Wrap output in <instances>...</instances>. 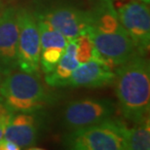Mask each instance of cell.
I'll list each match as a JSON object with an SVG mask.
<instances>
[{
    "label": "cell",
    "mask_w": 150,
    "mask_h": 150,
    "mask_svg": "<svg viewBox=\"0 0 150 150\" xmlns=\"http://www.w3.org/2000/svg\"><path fill=\"white\" fill-rule=\"evenodd\" d=\"M89 14L87 31L96 49L106 62L116 67L137 55L130 36L120 22L112 0H97Z\"/></svg>",
    "instance_id": "1"
},
{
    "label": "cell",
    "mask_w": 150,
    "mask_h": 150,
    "mask_svg": "<svg viewBox=\"0 0 150 150\" xmlns=\"http://www.w3.org/2000/svg\"><path fill=\"white\" fill-rule=\"evenodd\" d=\"M117 105L123 118L139 123L149 117L150 65L144 56L136 55L115 67Z\"/></svg>",
    "instance_id": "2"
},
{
    "label": "cell",
    "mask_w": 150,
    "mask_h": 150,
    "mask_svg": "<svg viewBox=\"0 0 150 150\" xmlns=\"http://www.w3.org/2000/svg\"><path fill=\"white\" fill-rule=\"evenodd\" d=\"M0 96L14 112L35 113L57 100L36 75L11 72L0 82Z\"/></svg>",
    "instance_id": "3"
},
{
    "label": "cell",
    "mask_w": 150,
    "mask_h": 150,
    "mask_svg": "<svg viewBox=\"0 0 150 150\" xmlns=\"http://www.w3.org/2000/svg\"><path fill=\"white\" fill-rule=\"evenodd\" d=\"M18 68L38 76L40 70V34L33 11L25 7H18Z\"/></svg>",
    "instance_id": "4"
},
{
    "label": "cell",
    "mask_w": 150,
    "mask_h": 150,
    "mask_svg": "<svg viewBox=\"0 0 150 150\" xmlns=\"http://www.w3.org/2000/svg\"><path fill=\"white\" fill-rule=\"evenodd\" d=\"M62 145L72 150H126L110 118L97 125L70 130L62 137Z\"/></svg>",
    "instance_id": "5"
},
{
    "label": "cell",
    "mask_w": 150,
    "mask_h": 150,
    "mask_svg": "<svg viewBox=\"0 0 150 150\" xmlns=\"http://www.w3.org/2000/svg\"><path fill=\"white\" fill-rule=\"evenodd\" d=\"M93 59L103 58L96 49L89 32L86 30L68 40L64 52L55 69L45 75V82L50 87L61 88L80 64Z\"/></svg>",
    "instance_id": "6"
},
{
    "label": "cell",
    "mask_w": 150,
    "mask_h": 150,
    "mask_svg": "<svg viewBox=\"0 0 150 150\" xmlns=\"http://www.w3.org/2000/svg\"><path fill=\"white\" fill-rule=\"evenodd\" d=\"M117 110L110 98H84L70 101L62 114V124L68 130L97 125L112 118Z\"/></svg>",
    "instance_id": "7"
},
{
    "label": "cell",
    "mask_w": 150,
    "mask_h": 150,
    "mask_svg": "<svg viewBox=\"0 0 150 150\" xmlns=\"http://www.w3.org/2000/svg\"><path fill=\"white\" fill-rule=\"evenodd\" d=\"M119 20L136 48L137 54L146 57L150 47V11L147 3L130 0L116 8Z\"/></svg>",
    "instance_id": "8"
},
{
    "label": "cell",
    "mask_w": 150,
    "mask_h": 150,
    "mask_svg": "<svg viewBox=\"0 0 150 150\" xmlns=\"http://www.w3.org/2000/svg\"><path fill=\"white\" fill-rule=\"evenodd\" d=\"M33 13L44 19L68 40L85 32L89 26V10H83L72 5L51 6L33 11Z\"/></svg>",
    "instance_id": "9"
},
{
    "label": "cell",
    "mask_w": 150,
    "mask_h": 150,
    "mask_svg": "<svg viewBox=\"0 0 150 150\" xmlns=\"http://www.w3.org/2000/svg\"><path fill=\"white\" fill-rule=\"evenodd\" d=\"M18 7H4L0 13V72L7 75L18 68Z\"/></svg>",
    "instance_id": "10"
},
{
    "label": "cell",
    "mask_w": 150,
    "mask_h": 150,
    "mask_svg": "<svg viewBox=\"0 0 150 150\" xmlns=\"http://www.w3.org/2000/svg\"><path fill=\"white\" fill-rule=\"evenodd\" d=\"M114 67L103 59H93L80 64L62 87L103 88L113 84Z\"/></svg>",
    "instance_id": "11"
},
{
    "label": "cell",
    "mask_w": 150,
    "mask_h": 150,
    "mask_svg": "<svg viewBox=\"0 0 150 150\" xmlns=\"http://www.w3.org/2000/svg\"><path fill=\"white\" fill-rule=\"evenodd\" d=\"M35 17L40 34V69L47 75L57 67L65 50L68 39L41 17L37 15Z\"/></svg>",
    "instance_id": "12"
},
{
    "label": "cell",
    "mask_w": 150,
    "mask_h": 150,
    "mask_svg": "<svg viewBox=\"0 0 150 150\" xmlns=\"http://www.w3.org/2000/svg\"><path fill=\"white\" fill-rule=\"evenodd\" d=\"M39 133L40 122L34 113L15 112L6 127L4 137L22 149L32 148L37 143Z\"/></svg>",
    "instance_id": "13"
},
{
    "label": "cell",
    "mask_w": 150,
    "mask_h": 150,
    "mask_svg": "<svg viewBox=\"0 0 150 150\" xmlns=\"http://www.w3.org/2000/svg\"><path fill=\"white\" fill-rule=\"evenodd\" d=\"M114 129L124 142L126 150H149L150 149V122L149 117L129 127L122 120L110 118Z\"/></svg>",
    "instance_id": "14"
},
{
    "label": "cell",
    "mask_w": 150,
    "mask_h": 150,
    "mask_svg": "<svg viewBox=\"0 0 150 150\" xmlns=\"http://www.w3.org/2000/svg\"><path fill=\"white\" fill-rule=\"evenodd\" d=\"M14 113L15 112L7 105L5 100L0 96V139L4 137L6 127Z\"/></svg>",
    "instance_id": "15"
},
{
    "label": "cell",
    "mask_w": 150,
    "mask_h": 150,
    "mask_svg": "<svg viewBox=\"0 0 150 150\" xmlns=\"http://www.w3.org/2000/svg\"><path fill=\"white\" fill-rule=\"evenodd\" d=\"M22 148L14 142L3 137L0 139V150H21Z\"/></svg>",
    "instance_id": "16"
},
{
    "label": "cell",
    "mask_w": 150,
    "mask_h": 150,
    "mask_svg": "<svg viewBox=\"0 0 150 150\" xmlns=\"http://www.w3.org/2000/svg\"><path fill=\"white\" fill-rule=\"evenodd\" d=\"M4 3H3V0H0V13H1V11L4 9Z\"/></svg>",
    "instance_id": "17"
},
{
    "label": "cell",
    "mask_w": 150,
    "mask_h": 150,
    "mask_svg": "<svg viewBox=\"0 0 150 150\" xmlns=\"http://www.w3.org/2000/svg\"><path fill=\"white\" fill-rule=\"evenodd\" d=\"M112 1L114 2V4H115V2H117V1H120V2H123V1H129V0H112Z\"/></svg>",
    "instance_id": "18"
},
{
    "label": "cell",
    "mask_w": 150,
    "mask_h": 150,
    "mask_svg": "<svg viewBox=\"0 0 150 150\" xmlns=\"http://www.w3.org/2000/svg\"><path fill=\"white\" fill-rule=\"evenodd\" d=\"M139 1H142V2H144V3H147V4H149L150 0H139Z\"/></svg>",
    "instance_id": "19"
},
{
    "label": "cell",
    "mask_w": 150,
    "mask_h": 150,
    "mask_svg": "<svg viewBox=\"0 0 150 150\" xmlns=\"http://www.w3.org/2000/svg\"><path fill=\"white\" fill-rule=\"evenodd\" d=\"M3 77H4V75H3L1 72H0V82H1V80L3 79Z\"/></svg>",
    "instance_id": "20"
}]
</instances>
